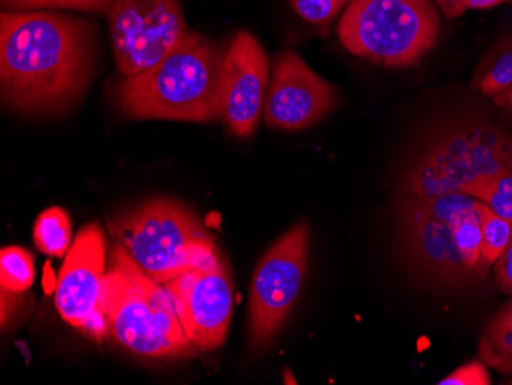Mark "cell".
<instances>
[{"mask_svg": "<svg viewBox=\"0 0 512 385\" xmlns=\"http://www.w3.org/2000/svg\"><path fill=\"white\" fill-rule=\"evenodd\" d=\"M94 62L85 20L51 13H4L0 85L8 108L23 114L62 112L80 99Z\"/></svg>", "mask_w": 512, "mask_h": 385, "instance_id": "obj_1", "label": "cell"}, {"mask_svg": "<svg viewBox=\"0 0 512 385\" xmlns=\"http://www.w3.org/2000/svg\"><path fill=\"white\" fill-rule=\"evenodd\" d=\"M224 51L201 34H184L155 65L125 77L115 102L129 119L206 123L221 119Z\"/></svg>", "mask_w": 512, "mask_h": 385, "instance_id": "obj_2", "label": "cell"}, {"mask_svg": "<svg viewBox=\"0 0 512 385\" xmlns=\"http://www.w3.org/2000/svg\"><path fill=\"white\" fill-rule=\"evenodd\" d=\"M482 201L463 192L401 197L402 237L411 260L439 283L465 286L485 277Z\"/></svg>", "mask_w": 512, "mask_h": 385, "instance_id": "obj_3", "label": "cell"}, {"mask_svg": "<svg viewBox=\"0 0 512 385\" xmlns=\"http://www.w3.org/2000/svg\"><path fill=\"white\" fill-rule=\"evenodd\" d=\"M109 335L126 349L149 358L191 355L168 290L138 266L122 244H115L105 277Z\"/></svg>", "mask_w": 512, "mask_h": 385, "instance_id": "obj_4", "label": "cell"}, {"mask_svg": "<svg viewBox=\"0 0 512 385\" xmlns=\"http://www.w3.org/2000/svg\"><path fill=\"white\" fill-rule=\"evenodd\" d=\"M440 17L431 0H352L339 22L348 53L387 68L421 62L436 47Z\"/></svg>", "mask_w": 512, "mask_h": 385, "instance_id": "obj_5", "label": "cell"}, {"mask_svg": "<svg viewBox=\"0 0 512 385\" xmlns=\"http://www.w3.org/2000/svg\"><path fill=\"white\" fill-rule=\"evenodd\" d=\"M112 234L146 274L165 284L215 254L211 235L175 201L154 200L111 226Z\"/></svg>", "mask_w": 512, "mask_h": 385, "instance_id": "obj_6", "label": "cell"}, {"mask_svg": "<svg viewBox=\"0 0 512 385\" xmlns=\"http://www.w3.org/2000/svg\"><path fill=\"white\" fill-rule=\"evenodd\" d=\"M512 168V139L491 128L451 135L417 163L399 186L401 197L462 192L479 178Z\"/></svg>", "mask_w": 512, "mask_h": 385, "instance_id": "obj_7", "label": "cell"}, {"mask_svg": "<svg viewBox=\"0 0 512 385\" xmlns=\"http://www.w3.org/2000/svg\"><path fill=\"white\" fill-rule=\"evenodd\" d=\"M309 226H293L266 252L250 284V341L256 349L272 341L292 312L309 263Z\"/></svg>", "mask_w": 512, "mask_h": 385, "instance_id": "obj_8", "label": "cell"}, {"mask_svg": "<svg viewBox=\"0 0 512 385\" xmlns=\"http://www.w3.org/2000/svg\"><path fill=\"white\" fill-rule=\"evenodd\" d=\"M105 14L123 77L151 68L188 33L178 0H112Z\"/></svg>", "mask_w": 512, "mask_h": 385, "instance_id": "obj_9", "label": "cell"}, {"mask_svg": "<svg viewBox=\"0 0 512 385\" xmlns=\"http://www.w3.org/2000/svg\"><path fill=\"white\" fill-rule=\"evenodd\" d=\"M106 269L105 235L99 224H88L66 254L54 301L66 323L96 341L109 335L103 304Z\"/></svg>", "mask_w": 512, "mask_h": 385, "instance_id": "obj_10", "label": "cell"}, {"mask_svg": "<svg viewBox=\"0 0 512 385\" xmlns=\"http://www.w3.org/2000/svg\"><path fill=\"white\" fill-rule=\"evenodd\" d=\"M163 286L192 346L200 350L218 349L234 315V287L220 255L215 252L200 266Z\"/></svg>", "mask_w": 512, "mask_h": 385, "instance_id": "obj_11", "label": "cell"}, {"mask_svg": "<svg viewBox=\"0 0 512 385\" xmlns=\"http://www.w3.org/2000/svg\"><path fill=\"white\" fill-rule=\"evenodd\" d=\"M270 62L249 31H238L224 50L221 119L232 134L249 139L260 125L269 89Z\"/></svg>", "mask_w": 512, "mask_h": 385, "instance_id": "obj_12", "label": "cell"}, {"mask_svg": "<svg viewBox=\"0 0 512 385\" xmlns=\"http://www.w3.org/2000/svg\"><path fill=\"white\" fill-rule=\"evenodd\" d=\"M336 105L335 86L318 76L298 54L293 51L276 54L264 103V119L270 128L284 131L310 128Z\"/></svg>", "mask_w": 512, "mask_h": 385, "instance_id": "obj_13", "label": "cell"}, {"mask_svg": "<svg viewBox=\"0 0 512 385\" xmlns=\"http://www.w3.org/2000/svg\"><path fill=\"white\" fill-rule=\"evenodd\" d=\"M479 356L486 366L512 381V298L482 330Z\"/></svg>", "mask_w": 512, "mask_h": 385, "instance_id": "obj_14", "label": "cell"}, {"mask_svg": "<svg viewBox=\"0 0 512 385\" xmlns=\"http://www.w3.org/2000/svg\"><path fill=\"white\" fill-rule=\"evenodd\" d=\"M33 240L42 254L63 258L73 246V224L65 209L50 208L37 217Z\"/></svg>", "mask_w": 512, "mask_h": 385, "instance_id": "obj_15", "label": "cell"}, {"mask_svg": "<svg viewBox=\"0 0 512 385\" xmlns=\"http://www.w3.org/2000/svg\"><path fill=\"white\" fill-rule=\"evenodd\" d=\"M473 86L493 99L512 88V39L503 42L486 57L474 76Z\"/></svg>", "mask_w": 512, "mask_h": 385, "instance_id": "obj_16", "label": "cell"}, {"mask_svg": "<svg viewBox=\"0 0 512 385\" xmlns=\"http://www.w3.org/2000/svg\"><path fill=\"white\" fill-rule=\"evenodd\" d=\"M462 192L512 223V168L479 178Z\"/></svg>", "mask_w": 512, "mask_h": 385, "instance_id": "obj_17", "label": "cell"}, {"mask_svg": "<svg viewBox=\"0 0 512 385\" xmlns=\"http://www.w3.org/2000/svg\"><path fill=\"white\" fill-rule=\"evenodd\" d=\"M0 283L8 292L22 293L30 289L36 277L33 257L25 249L10 246L0 252Z\"/></svg>", "mask_w": 512, "mask_h": 385, "instance_id": "obj_18", "label": "cell"}, {"mask_svg": "<svg viewBox=\"0 0 512 385\" xmlns=\"http://www.w3.org/2000/svg\"><path fill=\"white\" fill-rule=\"evenodd\" d=\"M480 226H482V258L486 266L497 263L512 240V223L491 211L488 206H480Z\"/></svg>", "mask_w": 512, "mask_h": 385, "instance_id": "obj_19", "label": "cell"}, {"mask_svg": "<svg viewBox=\"0 0 512 385\" xmlns=\"http://www.w3.org/2000/svg\"><path fill=\"white\" fill-rule=\"evenodd\" d=\"M112 0H2L4 7L17 10L31 8H66V10L100 11L106 13Z\"/></svg>", "mask_w": 512, "mask_h": 385, "instance_id": "obj_20", "label": "cell"}, {"mask_svg": "<svg viewBox=\"0 0 512 385\" xmlns=\"http://www.w3.org/2000/svg\"><path fill=\"white\" fill-rule=\"evenodd\" d=\"M296 13L310 24L327 25L332 22L347 0H290Z\"/></svg>", "mask_w": 512, "mask_h": 385, "instance_id": "obj_21", "label": "cell"}, {"mask_svg": "<svg viewBox=\"0 0 512 385\" xmlns=\"http://www.w3.org/2000/svg\"><path fill=\"white\" fill-rule=\"evenodd\" d=\"M440 385H486L491 384L490 373L486 369L485 362H468L459 367L456 372L448 375L439 382Z\"/></svg>", "mask_w": 512, "mask_h": 385, "instance_id": "obj_22", "label": "cell"}, {"mask_svg": "<svg viewBox=\"0 0 512 385\" xmlns=\"http://www.w3.org/2000/svg\"><path fill=\"white\" fill-rule=\"evenodd\" d=\"M497 287L505 295H512V240L502 257L494 264Z\"/></svg>", "mask_w": 512, "mask_h": 385, "instance_id": "obj_23", "label": "cell"}, {"mask_svg": "<svg viewBox=\"0 0 512 385\" xmlns=\"http://www.w3.org/2000/svg\"><path fill=\"white\" fill-rule=\"evenodd\" d=\"M463 13L468 10H486V8L497 7V5L508 4L512 0H457Z\"/></svg>", "mask_w": 512, "mask_h": 385, "instance_id": "obj_24", "label": "cell"}, {"mask_svg": "<svg viewBox=\"0 0 512 385\" xmlns=\"http://www.w3.org/2000/svg\"><path fill=\"white\" fill-rule=\"evenodd\" d=\"M439 5L440 10L448 19H454V17L462 16V8L459 7L457 0H434Z\"/></svg>", "mask_w": 512, "mask_h": 385, "instance_id": "obj_25", "label": "cell"}, {"mask_svg": "<svg viewBox=\"0 0 512 385\" xmlns=\"http://www.w3.org/2000/svg\"><path fill=\"white\" fill-rule=\"evenodd\" d=\"M496 105L502 106V108L508 109L512 114V88L508 89L506 93L500 94V96L494 97Z\"/></svg>", "mask_w": 512, "mask_h": 385, "instance_id": "obj_26", "label": "cell"}]
</instances>
